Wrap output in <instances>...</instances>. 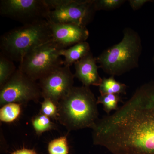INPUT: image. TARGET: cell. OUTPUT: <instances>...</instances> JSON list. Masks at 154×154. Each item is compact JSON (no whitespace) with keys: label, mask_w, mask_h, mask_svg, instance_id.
Segmentation results:
<instances>
[{"label":"cell","mask_w":154,"mask_h":154,"mask_svg":"<svg viewBox=\"0 0 154 154\" xmlns=\"http://www.w3.org/2000/svg\"><path fill=\"white\" fill-rule=\"evenodd\" d=\"M11 154H37L36 151L33 149L23 148L17 150Z\"/></svg>","instance_id":"7402d4cb"},{"label":"cell","mask_w":154,"mask_h":154,"mask_svg":"<svg viewBox=\"0 0 154 154\" xmlns=\"http://www.w3.org/2000/svg\"><path fill=\"white\" fill-rule=\"evenodd\" d=\"M75 75L70 67H59L39 80L42 98L52 100L56 104L64 98L74 87Z\"/></svg>","instance_id":"9c48e42d"},{"label":"cell","mask_w":154,"mask_h":154,"mask_svg":"<svg viewBox=\"0 0 154 154\" xmlns=\"http://www.w3.org/2000/svg\"><path fill=\"white\" fill-rule=\"evenodd\" d=\"M121 97L116 94H106L100 95L97 99V104H102L103 110L109 115L113 110L118 109V104L121 102Z\"/></svg>","instance_id":"e0dca14e"},{"label":"cell","mask_w":154,"mask_h":154,"mask_svg":"<svg viewBox=\"0 0 154 154\" xmlns=\"http://www.w3.org/2000/svg\"><path fill=\"white\" fill-rule=\"evenodd\" d=\"M48 150L49 154H69V147L66 136L51 141Z\"/></svg>","instance_id":"ac0fdd59"},{"label":"cell","mask_w":154,"mask_h":154,"mask_svg":"<svg viewBox=\"0 0 154 154\" xmlns=\"http://www.w3.org/2000/svg\"><path fill=\"white\" fill-rule=\"evenodd\" d=\"M99 87L101 95L125 94L127 88L125 84L116 81L114 76H111L107 78H103Z\"/></svg>","instance_id":"4fadbf2b"},{"label":"cell","mask_w":154,"mask_h":154,"mask_svg":"<svg viewBox=\"0 0 154 154\" xmlns=\"http://www.w3.org/2000/svg\"><path fill=\"white\" fill-rule=\"evenodd\" d=\"M14 61L0 54V88L4 85L16 71Z\"/></svg>","instance_id":"9a60e30c"},{"label":"cell","mask_w":154,"mask_h":154,"mask_svg":"<svg viewBox=\"0 0 154 154\" xmlns=\"http://www.w3.org/2000/svg\"><path fill=\"white\" fill-rule=\"evenodd\" d=\"M32 125L36 134L40 136L43 133L56 129L57 127L48 116L39 113L31 120Z\"/></svg>","instance_id":"2e32d148"},{"label":"cell","mask_w":154,"mask_h":154,"mask_svg":"<svg viewBox=\"0 0 154 154\" xmlns=\"http://www.w3.org/2000/svg\"><path fill=\"white\" fill-rule=\"evenodd\" d=\"M97 63L96 57L90 52L74 64L75 77L82 82L83 86L90 87L100 85L102 79L98 72L99 66Z\"/></svg>","instance_id":"8fae6325"},{"label":"cell","mask_w":154,"mask_h":154,"mask_svg":"<svg viewBox=\"0 0 154 154\" xmlns=\"http://www.w3.org/2000/svg\"><path fill=\"white\" fill-rule=\"evenodd\" d=\"M93 143L113 154H154V82L138 88L93 127Z\"/></svg>","instance_id":"6da1fadb"},{"label":"cell","mask_w":154,"mask_h":154,"mask_svg":"<svg viewBox=\"0 0 154 154\" xmlns=\"http://www.w3.org/2000/svg\"><path fill=\"white\" fill-rule=\"evenodd\" d=\"M50 12L47 21L86 26L92 22L96 12L94 0H47Z\"/></svg>","instance_id":"8992f818"},{"label":"cell","mask_w":154,"mask_h":154,"mask_svg":"<svg viewBox=\"0 0 154 154\" xmlns=\"http://www.w3.org/2000/svg\"><path fill=\"white\" fill-rule=\"evenodd\" d=\"M41 103L40 114L48 116L51 119L57 120L58 106L57 104L52 100L47 98H44Z\"/></svg>","instance_id":"ffe728a7"},{"label":"cell","mask_w":154,"mask_h":154,"mask_svg":"<svg viewBox=\"0 0 154 154\" xmlns=\"http://www.w3.org/2000/svg\"><path fill=\"white\" fill-rule=\"evenodd\" d=\"M52 40L50 25L42 20L12 29L0 38L1 52L7 57L20 63L31 51Z\"/></svg>","instance_id":"3957f363"},{"label":"cell","mask_w":154,"mask_h":154,"mask_svg":"<svg viewBox=\"0 0 154 154\" xmlns=\"http://www.w3.org/2000/svg\"><path fill=\"white\" fill-rule=\"evenodd\" d=\"M129 2L131 8L134 11H137L139 10L146 4L149 2H152L153 1L150 0H129L128 1Z\"/></svg>","instance_id":"44dd1931"},{"label":"cell","mask_w":154,"mask_h":154,"mask_svg":"<svg viewBox=\"0 0 154 154\" xmlns=\"http://www.w3.org/2000/svg\"><path fill=\"white\" fill-rule=\"evenodd\" d=\"M120 42L102 51L96 57L99 68L111 76H120L139 66L142 51L141 39L133 29L125 28Z\"/></svg>","instance_id":"277c9868"},{"label":"cell","mask_w":154,"mask_h":154,"mask_svg":"<svg viewBox=\"0 0 154 154\" xmlns=\"http://www.w3.org/2000/svg\"><path fill=\"white\" fill-rule=\"evenodd\" d=\"M62 49L53 40L48 42L28 53L19 63L18 69L34 81L41 79L63 65L60 54Z\"/></svg>","instance_id":"5b68a950"},{"label":"cell","mask_w":154,"mask_h":154,"mask_svg":"<svg viewBox=\"0 0 154 154\" xmlns=\"http://www.w3.org/2000/svg\"><path fill=\"white\" fill-rule=\"evenodd\" d=\"M49 22L52 40L62 48H67L79 42L86 41L89 37V30L86 26Z\"/></svg>","instance_id":"30bf717a"},{"label":"cell","mask_w":154,"mask_h":154,"mask_svg":"<svg viewBox=\"0 0 154 154\" xmlns=\"http://www.w3.org/2000/svg\"><path fill=\"white\" fill-rule=\"evenodd\" d=\"M153 62L154 65V55L153 57Z\"/></svg>","instance_id":"603a6c76"},{"label":"cell","mask_w":154,"mask_h":154,"mask_svg":"<svg viewBox=\"0 0 154 154\" xmlns=\"http://www.w3.org/2000/svg\"><path fill=\"white\" fill-rule=\"evenodd\" d=\"M51 9L45 0H1L0 14L23 25L47 20Z\"/></svg>","instance_id":"ba28073f"},{"label":"cell","mask_w":154,"mask_h":154,"mask_svg":"<svg viewBox=\"0 0 154 154\" xmlns=\"http://www.w3.org/2000/svg\"><path fill=\"white\" fill-rule=\"evenodd\" d=\"M90 52V45L87 41H84L77 43L69 48L61 50L60 54L65 58L63 66L70 67Z\"/></svg>","instance_id":"7c38bea8"},{"label":"cell","mask_w":154,"mask_h":154,"mask_svg":"<svg viewBox=\"0 0 154 154\" xmlns=\"http://www.w3.org/2000/svg\"><path fill=\"white\" fill-rule=\"evenodd\" d=\"M42 98L39 84L17 69L2 87L0 91L1 106L10 103L26 105L30 101L39 102Z\"/></svg>","instance_id":"52a82bcc"},{"label":"cell","mask_w":154,"mask_h":154,"mask_svg":"<svg viewBox=\"0 0 154 154\" xmlns=\"http://www.w3.org/2000/svg\"><path fill=\"white\" fill-rule=\"evenodd\" d=\"M97 105L90 87H73L58 104L57 121L68 131L92 128L99 119Z\"/></svg>","instance_id":"7a4b0ae2"},{"label":"cell","mask_w":154,"mask_h":154,"mask_svg":"<svg viewBox=\"0 0 154 154\" xmlns=\"http://www.w3.org/2000/svg\"><path fill=\"white\" fill-rule=\"evenodd\" d=\"M125 0H94V8L96 11H113L121 7Z\"/></svg>","instance_id":"d6986e66"},{"label":"cell","mask_w":154,"mask_h":154,"mask_svg":"<svg viewBox=\"0 0 154 154\" xmlns=\"http://www.w3.org/2000/svg\"><path fill=\"white\" fill-rule=\"evenodd\" d=\"M21 105L10 103L2 106L0 109V120L6 123L14 122L19 118L22 112Z\"/></svg>","instance_id":"5bb4252c"}]
</instances>
